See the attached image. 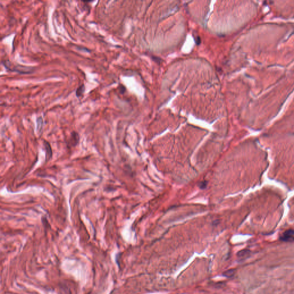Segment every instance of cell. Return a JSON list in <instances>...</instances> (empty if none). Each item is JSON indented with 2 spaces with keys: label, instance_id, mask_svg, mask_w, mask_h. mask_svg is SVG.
Wrapping results in <instances>:
<instances>
[{
  "label": "cell",
  "instance_id": "1",
  "mask_svg": "<svg viewBox=\"0 0 294 294\" xmlns=\"http://www.w3.org/2000/svg\"><path fill=\"white\" fill-rule=\"evenodd\" d=\"M2 64H4L6 69L9 70L21 73V74H29L33 71V69L32 67H25V66H20V65L13 66L12 63L9 61H3Z\"/></svg>",
  "mask_w": 294,
  "mask_h": 294
},
{
  "label": "cell",
  "instance_id": "2",
  "mask_svg": "<svg viewBox=\"0 0 294 294\" xmlns=\"http://www.w3.org/2000/svg\"><path fill=\"white\" fill-rule=\"evenodd\" d=\"M79 141V134L75 132H72V133L71 134L69 140V142H68V145L70 147H75L76 145H78Z\"/></svg>",
  "mask_w": 294,
  "mask_h": 294
},
{
  "label": "cell",
  "instance_id": "4",
  "mask_svg": "<svg viewBox=\"0 0 294 294\" xmlns=\"http://www.w3.org/2000/svg\"><path fill=\"white\" fill-rule=\"evenodd\" d=\"M251 254V252L248 249H243L238 252L237 254V256L238 259L241 260H245L246 258H248Z\"/></svg>",
  "mask_w": 294,
  "mask_h": 294
},
{
  "label": "cell",
  "instance_id": "9",
  "mask_svg": "<svg viewBox=\"0 0 294 294\" xmlns=\"http://www.w3.org/2000/svg\"><path fill=\"white\" fill-rule=\"evenodd\" d=\"M207 181H202V182H201L199 183L198 186H199V188H201V189H204V188H206V187H207Z\"/></svg>",
  "mask_w": 294,
  "mask_h": 294
},
{
  "label": "cell",
  "instance_id": "3",
  "mask_svg": "<svg viewBox=\"0 0 294 294\" xmlns=\"http://www.w3.org/2000/svg\"><path fill=\"white\" fill-rule=\"evenodd\" d=\"M294 235V231L292 230H288L287 231H285L283 234L281 235L280 240L284 241H290L293 238V235Z\"/></svg>",
  "mask_w": 294,
  "mask_h": 294
},
{
  "label": "cell",
  "instance_id": "5",
  "mask_svg": "<svg viewBox=\"0 0 294 294\" xmlns=\"http://www.w3.org/2000/svg\"><path fill=\"white\" fill-rule=\"evenodd\" d=\"M44 146L45 148V150H46V159L47 161L49 160L50 158H51L52 155V149L50 146V144L48 142H44Z\"/></svg>",
  "mask_w": 294,
  "mask_h": 294
},
{
  "label": "cell",
  "instance_id": "8",
  "mask_svg": "<svg viewBox=\"0 0 294 294\" xmlns=\"http://www.w3.org/2000/svg\"><path fill=\"white\" fill-rule=\"evenodd\" d=\"M42 126H43V120L41 117H39L37 119V131L40 132L42 129Z\"/></svg>",
  "mask_w": 294,
  "mask_h": 294
},
{
  "label": "cell",
  "instance_id": "7",
  "mask_svg": "<svg viewBox=\"0 0 294 294\" xmlns=\"http://www.w3.org/2000/svg\"><path fill=\"white\" fill-rule=\"evenodd\" d=\"M84 90H85V87H84V84H82L81 86H79L78 88L77 89V91H76V95H77V96L78 97H81L84 92Z\"/></svg>",
  "mask_w": 294,
  "mask_h": 294
},
{
  "label": "cell",
  "instance_id": "6",
  "mask_svg": "<svg viewBox=\"0 0 294 294\" xmlns=\"http://www.w3.org/2000/svg\"><path fill=\"white\" fill-rule=\"evenodd\" d=\"M235 274V269H229V270H227V271H225V272L222 274V275L226 277L230 278V277H232L233 276H234V275Z\"/></svg>",
  "mask_w": 294,
  "mask_h": 294
}]
</instances>
